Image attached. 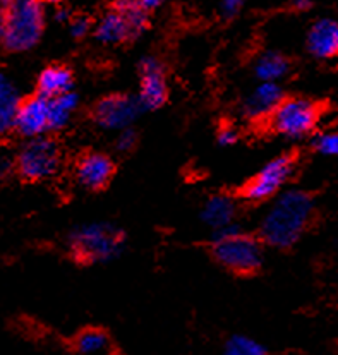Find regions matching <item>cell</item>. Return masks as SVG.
I'll return each mask as SVG.
<instances>
[{"instance_id":"cell-5","label":"cell","mask_w":338,"mask_h":355,"mask_svg":"<svg viewBox=\"0 0 338 355\" xmlns=\"http://www.w3.org/2000/svg\"><path fill=\"white\" fill-rule=\"evenodd\" d=\"M14 166L21 179L28 182L50 180L62 166V150L56 141L47 136L26 139L14 158Z\"/></svg>"},{"instance_id":"cell-17","label":"cell","mask_w":338,"mask_h":355,"mask_svg":"<svg viewBox=\"0 0 338 355\" xmlns=\"http://www.w3.org/2000/svg\"><path fill=\"white\" fill-rule=\"evenodd\" d=\"M19 89L9 74L0 71V137L10 134L16 125V114L21 103Z\"/></svg>"},{"instance_id":"cell-3","label":"cell","mask_w":338,"mask_h":355,"mask_svg":"<svg viewBox=\"0 0 338 355\" xmlns=\"http://www.w3.org/2000/svg\"><path fill=\"white\" fill-rule=\"evenodd\" d=\"M212 254L220 266L235 275H253L264 263V244L261 239L244 234L241 225H232L213 232Z\"/></svg>"},{"instance_id":"cell-20","label":"cell","mask_w":338,"mask_h":355,"mask_svg":"<svg viewBox=\"0 0 338 355\" xmlns=\"http://www.w3.org/2000/svg\"><path fill=\"white\" fill-rule=\"evenodd\" d=\"M112 340L100 328H86L74 340V349L79 355H103L110 350Z\"/></svg>"},{"instance_id":"cell-31","label":"cell","mask_w":338,"mask_h":355,"mask_svg":"<svg viewBox=\"0 0 338 355\" xmlns=\"http://www.w3.org/2000/svg\"><path fill=\"white\" fill-rule=\"evenodd\" d=\"M292 6L297 10H307L311 7V0H292Z\"/></svg>"},{"instance_id":"cell-16","label":"cell","mask_w":338,"mask_h":355,"mask_svg":"<svg viewBox=\"0 0 338 355\" xmlns=\"http://www.w3.org/2000/svg\"><path fill=\"white\" fill-rule=\"evenodd\" d=\"M94 38L101 45H122L129 40H134V35L122 14L112 7L98 19L94 26Z\"/></svg>"},{"instance_id":"cell-27","label":"cell","mask_w":338,"mask_h":355,"mask_svg":"<svg viewBox=\"0 0 338 355\" xmlns=\"http://www.w3.org/2000/svg\"><path fill=\"white\" fill-rule=\"evenodd\" d=\"M246 0H221V14L225 17H235L244 7Z\"/></svg>"},{"instance_id":"cell-19","label":"cell","mask_w":338,"mask_h":355,"mask_svg":"<svg viewBox=\"0 0 338 355\" xmlns=\"http://www.w3.org/2000/svg\"><path fill=\"white\" fill-rule=\"evenodd\" d=\"M50 108V130L57 132V130L65 129L69 122L74 117L76 110L79 108V96L78 93L69 92L65 95L49 100Z\"/></svg>"},{"instance_id":"cell-25","label":"cell","mask_w":338,"mask_h":355,"mask_svg":"<svg viewBox=\"0 0 338 355\" xmlns=\"http://www.w3.org/2000/svg\"><path fill=\"white\" fill-rule=\"evenodd\" d=\"M69 31H71L72 38H86V36L90 35V31H92V21L85 16L74 17V19H71V23H69Z\"/></svg>"},{"instance_id":"cell-7","label":"cell","mask_w":338,"mask_h":355,"mask_svg":"<svg viewBox=\"0 0 338 355\" xmlns=\"http://www.w3.org/2000/svg\"><path fill=\"white\" fill-rule=\"evenodd\" d=\"M296 168V158L290 153H283L270 160L249 182L242 187V196L251 202H263L277 198L282 187L292 177Z\"/></svg>"},{"instance_id":"cell-28","label":"cell","mask_w":338,"mask_h":355,"mask_svg":"<svg viewBox=\"0 0 338 355\" xmlns=\"http://www.w3.org/2000/svg\"><path fill=\"white\" fill-rule=\"evenodd\" d=\"M12 168H16V166H14V162H10L9 158H6V157H0V179L6 175H9L10 170Z\"/></svg>"},{"instance_id":"cell-23","label":"cell","mask_w":338,"mask_h":355,"mask_svg":"<svg viewBox=\"0 0 338 355\" xmlns=\"http://www.w3.org/2000/svg\"><path fill=\"white\" fill-rule=\"evenodd\" d=\"M314 150L325 157H338V130H330L316 136L312 143Z\"/></svg>"},{"instance_id":"cell-29","label":"cell","mask_w":338,"mask_h":355,"mask_svg":"<svg viewBox=\"0 0 338 355\" xmlns=\"http://www.w3.org/2000/svg\"><path fill=\"white\" fill-rule=\"evenodd\" d=\"M136 2L140 3V6L143 7V9H146L148 12H150V10L158 9V7L163 3V0H136Z\"/></svg>"},{"instance_id":"cell-14","label":"cell","mask_w":338,"mask_h":355,"mask_svg":"<svg viewBox=\"0 0 338 355\" xmlns=\"http://www.w3.org/2000/svg\"><path fill=\"white\" fill-rule=\"evenodd\" d=\"M199 218L213 232L232 225V223H235V218H237V202L234 201V198L227 194L210 196L205 201V205H203Z\"/></svg>"},{"instance_id":"cell-11","label":"cell","mask_w":338,"mask_h":355,"mask_svg":"<svg viewBox=\"0 0 338 355\" xmlns=\"http://www.w3.org/2000/svg\"><path fill=\"white\" fill-rule=\"evenodd\" d=\"M114 160L100 151L83 155L76 163V179H78L79 186L88 191L105 189L114 179Z\"/></svg>"},{"instance_id":"cell-21","label":"cell","mask_w":338,"mask_h":355,"mask_svg":"<svg viewBox=\"0 0 338 355\" xmlns=\"http://www.w3.org/2000/svg\"><path fill=\"white\" fill-rule=\"evenodd\" d=\"M114 9L119 10L124 16V19L127 21L134 38H137V36H141L148 30V24H150L148 10L143 9L136 0H115Z\"/></svg>"},{"instance_id":"cell-22","label":"cell","mask_w":338,"mask_h":355,"mask_svg":"<svg viewBox=\"0 0 338 355\" xmlns=\"http://www.w3.org/2000/svg\"><path fill=\"white\" fill-rule=\"evenodd\" d=\"M223 355H268V350L253 336L232 335L225 342Z\"/></svg>"},{"instance_id":"cell-8","label":"cell","mask_w":338,"mask_h":355,"mask_svg":"<svg viewBox=\"0 0 338 355\" xmlns=\"http://www.w3.org/2000/svg\"><path fill=\"white\" fill-rule=\"evenodd\" d=\"M143 108H141L137 98L114 93V95L100 98L94 103L92 117L100 129L121 132L124 129L133 128Z\"/></svg>"},{"instance_id":"cell-30","label":"cell","mask_w":338,"mask_h":355,"mask_svg":"<svg viewBox=\"0 0 338 355\" xmlns=\"http://www.w3.org/2000/svg\"><path fill=\"white\" fill-rule=\"evenodd\" d=\"M56 19L59 21V23H71V16H69V10H65V9H57Z\"/></svg>"},{"instance_id":"cell-1","label":"cell","mask_w":338,"mask_h":355,"mask_svg":"<svg viewBox=\"0 0 338 355\" xmlns=\"http://www.w3.org/2000/svg\"><path fill=\"white\" fill-rule=\"evenodd\" d=\"M314 213V201L306 191L280 193L260 223V239L275 249L292 248L306 232Z\"/></svg>"},{"instance_id":"cell-6","label":"cell","mask_w":338,"mask_h":355,"mask_svg":"<svg viewBox=\"0 0 338 355\" xmlns=\"http://www.w3.org/2000/svg\"><path fill=\"white\" fill-rule=\"evenodd\" d=\"M319 121V107L314 101L301 96L283 98L271 114L270 125L275 132L289 139H301L312 132Z\"/></svg>"},{"instance_id":"cell-2","label":"cell","mask_w":338,"mask_h":355,"mask_svg":"<svg viewBox=\"0 0 338 355\" xmlns=\"http://www.w3.org/2000/svg\"><path fill=\"white\" fill-rule=\"evenodd\" d=\"M45 31V10L36 0H0V46L23 53L35 49Z\"/></svg>"},{"instance_id":"cell-26","label":"cell","mask_w":338,"mask_h":355,"mask_svg":"<svg viewBox=\"0 0 338 355\" xmlns=\"http://www.w3.org/2000/svg\"><path fill=\"white\" fill-rule=\"evenodd\" d=\"M217 139L220 146H234L239 141V130L234 125H223L218 129Z\"/></svg>"},{"instance_id":"cell-18","label":"cell","mask_w":338,"mask_h":355,"mask_svg":"<svg viewBox=\"0 0 338 355\" xmlns=\"http://www.w3.org/2000/svg\"><path fill=\"white\" fill-rule=\"evenodd\" d=\"M254 76L260 83H280L290 71V62L278 52L261 53L253 65Z\"/></svg>"},{"instance_id":"cell-10","label":"cell","mask_w":338,"mask_h":355,"mask_svg":"<svg viewBox=\"0 0 338 355\" xmlns=\"http://www.w3.org/2000/svg\"><path fill=\"white\" fill-rule=\"evenodd\" d=\"M14 132L24 139H35L50 132L49 100L40 95L24 98L17 108Z\"/></svg>"},{"instance_id":"cell-13","label":"cell","mask_w":338,"mask_h":355,"mask_svg":"<svg viewBox=\"0 0 338 355\" xmlns=\"http://www.w3.org/2000/svg\"><path fill=\"white\" fill-rule=\"evenodd\" d=\"M306 45L316 59H333L338 55V21L318 19L307 31Z\"/></svg>"},{"instance_id":"cell-4","label":"cell","mask_w":338,"mask_h":355,"mask_svg":"<svg viewBox=\"0 0 338 355\" xmlns=\"http://www.w3.org/2000/svg\"><path fill=\"white\" fill-rule=\"evenodd\" d=\"M124 241V232L110 223H85L69 235V251L81 263H110L122 254Z\"/></svg>"},{"instance_id":"cell-32","label":"cell","mask_w":338,"mask_h":355,"mask_svg":"<svg viewBox=\"0 0 338 355\" xmlns=\"http://www.w3.org/2000/svg\"><path fill=\"white\" fill-rule=\"evenodd\" d=\"M36 2H38L40 6H57L62 0H36Z\"/></svg>"},{"instance_id":"cell-15","label":"cell","mask_w":338,"mask_h":355,"mask_svg":"<svg viewBox=\"0 0 338 355\" xmlns=\"http://www.w3.org/2000/svg\"><path fill=\"white\" fill-rule=\"evenodd\" d=\"M72 86H74V74L71 69L60 64H53L40 72L38 79H36V95L52 100V98L72 92Z\"/></svg>"},{"instance_id":"cell-24","label":"cell","mask_w":338,"mask_h":355,"mask_svg":"<svg viewBox=\"0 0 338 355\" xmlns=\"http://www.w3.org/2000/svg\"><path fill=\"white\" fill-rule=\"evenodd\" d=\"M136 144H137V132L133 128H129V129L121 130V132L117 134L114 146L117 153L127 155L136 148Z\"/></svg>"},{"instance_id":"cell-9","label":"cell","mask_w":338,"mask_h":355,"mask_svg":"<svg viewBox=\"0 0 338 355\" xmlns=\"http://www.w3.org/2000/svg\"><path fill=\"white\" fill-rule=\"evenodd\" d=\"M140 101L143 112H155L162 108L169 100V83L165 67L153 55H146L140 60Z\"/></svg>"},{"instance_id":"cell-12","label":"cell","mask_w":338,"mask_h":355,"mask_svg":"<svg viewBox=\"0 0 338 355\" xmlns=\"http://www.w3.org/2000/svg\"><path fill=\"white\" fill-rule=\"evenodd\" d=\"M283 88L280 83H260L241 103V110L246 119H270L271 114L283 101Z\"/></svg>"}]
</instances>
